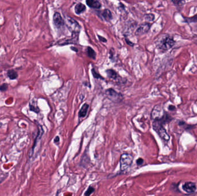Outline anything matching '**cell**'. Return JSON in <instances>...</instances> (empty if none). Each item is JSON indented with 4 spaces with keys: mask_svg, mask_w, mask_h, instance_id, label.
<instances>
[{
    "mask_svg": "<svg viewBox=\"0 0 197 196\" xmlns=\"http://www.w3.org/2000/svg\"><path fill=\"white\" fill-rule=\"evenodd\" d=\"M175 43V41L170 36L162 37L160 40L157 41V46L162 51H167L172 47Z\"/></svg>",
    "mask_w": 197,
    "mask_h": 196,
    "instance_id": "6da1fadb",
    "label": "cell"
},
{
    "mask_svg": "<svg viewBox=\"0 0 197 196\" xmlns=\"http://www.w3.org/2000/svg\"><path fill=\"white\" fill-rule=\"evenodd\" d=\"M153 128L162 139L165 141H168L170 140V136L159 120H154L153 122Z\"/></svg>",
    "mask_w": 197,
    "mask_h": 196,
    "instance_id": "7a4b0ae2",
    "label": "cell"
},
{
    "mask_svg": "<svg viewBox=\"0 0 197 196\" xmlns=\"http://www.w3.org/2000/svg\"><path fill=\"white\" fill-rule=\"evenodd\" d=\"M133 161V156L129 154H123L120 158V168L122 171L128 169Z\"/></svg>",
    "mask_w": 197,
    "mask_h": 196,
    "instance_id": "3957f363",
    "label": "cell"
},
{
    "mask_svg": "<svg viewBox=\"0 0 197 196\" xmlns=\"http://www.w3.org/2000/svg\"><path fill=\"white\" fill-rule=\"evenodd\" d=\"M66 26L72 35H78L80 31V26L73 19L68 17L66 21Z\"/></svg>",
    "mask_w": 197,
    "mask_h": 196,
    "instance_id": "277c9868",
    "label": "cell"
},
{
    "mask_svg": "<svg viewBox=\"0 0 197 196\" xmlns=\"http://www.w3.org/2000/svg\"><path fill=\"white\" fill-rule=\"evenodd\" d=\"M106 95L109 100L113 102H121L123 100V95L112 89H109L106 91Z\"/></svg>",
    "mask_w": 197,
    "mask_h": 196,
    "instance_id": "5b68a950",
    "label": "cell"
},
{
    "mask_svg": "<svg viewBox=\"0 0 197 196\" xmlns=\"http://www.w3.org/2000/svg\"><path fill=\"white\" fill-rule=\"evenodd\" d=\"M165 111L160 105H156L151 113V118L153 120H160L165 114Z\"/></svg>",
    "mask_w": 197,
    "mask_h": 196,
    "instance_id": "8992f818",
    "label": "cell"
},
{
    "mask_svg": "<svg viewBox=\"0 0 197 196\" xmlns=\"http://www.w3.org/2000/svg\"><path fill=\"white\" fill-rule=\"evenodd\" d=\"M53 22L55 26L57 28H62L65 25V21L60 13L55 12L53 16Z\"/></svg>",
    "mask_w": 197,
    "mask_h": 196,
    "instance_id": "52a82bcc",
    "label": "cell"
},
{
    "mask_svg": "<svg viewBox=\"0 0 197 196\" xmlns=\"http://www.w3.org/2000/svg\"><path fill=\"white\" fill-rule=\"evenodd\" d=\"M150 27V25L149 23H146L142 24L137 29L135 34L137 36H140V35H142L143 34H146L149 30Z\"/></svg>",
    "mask_w": 197,
    "mask_h": 196,
    "instance_id": "ba28073f",
    "label": "cell"
},
{
    "mask_svg": "<svg viewBox=\"0 0 197 196\" xmlns=\"http://www.w3.org/2000/svg\"><path fill=\"white\" fill-rule=\"evenodd\" d=\"M78 39V35H72L70 38L64 39L59 41L58 44L60 45H66L69 44H75L77 43Z\"/></svg>",
    "mask_w": 197,
    "mask_h": 196,
    "instance_id": "9c48e42d",
    "label": "cell"
},
{
    "mask_svg": "<svg viewBox=\"0 0 197 196\" xmlns=\"http://www.w3.org/2000/svg\"><path fill=\"white\" fill-rule=\"evenodd\" d=\"M182 188L187 193H191L195 191L196 190L195 183L192 182H186L183 185Z\"/></svg>",
    "mask_w": 197,
    "mask_h": 196,
    "instance_id": "30bf717a",
    "label": "cell"
},
{
    "mask_svg": "<svg viewBox=\"0 0 197 196\" xmlns=\"http://www.w3.org/2000/svg\"><path fill=\"white\" fill-rule=\"evenodd\" d=\"M87 4L89 7L94 8V9H99L102 6L100 2L99 1H94V0H87L86 1Z\"/></svg>",
    "mask_w": 197,
    "mask_h": 196,
    "instance_id": "8fae6325",
    "label": "cell"
},
{
    "mask_svg": "<svg viewBox=\"0 0 197 196\" xmlns=\"http://www.w3.org/2000/svg\"><path fill=\"white\" fill-rule=\"evenodd\" d=\"M102 16L103 17L106 21L111 20L112 19V14L109 9H105L102 12Z\"/></svg>",
    "mask_w": 197,
    "mask_h": 196,
    "instance_id": "7c38bea8",
    "label": "cell"
},
{
    "mask_svg": "<svg viewBox=\"0 0 197 196\" xmlns=\"http://www.w3.org/2000/svg\"><path fill=\"white\" fill-rule=\"evenodd\" d=\"M89 105L87 104H85L83 105V106L82 107V108L80 109L79 113H78V116L80 117H85L87 113L88 112V109Z\"/></svg>",
    "mask_w": 197,
    "mask_h": 196,
    "instance_id": "4fadbf2b",
    "label": "cell"
},
{
    "mask_svg": "<svg viewBox=\"0 0 197 196\" xmlns=\"http://www.w3.org/2000/svg\"><path fill=\"white\" fill-rule=\"evenodd\" d=\"M86 7L82 3H79L75 7V12L77 14H81L85 11Z\"/></svg>",
    "mask_w": 197,
    "mask_h": 196,
    "instance_id": "5bb4252c",
    "label": "cell"
},
{
    "mask_svg": "<svg viewBox=\"0 0 197 196\" xmlns=\"http://www.w3.org/2000/svg\"><path fill=\"white\" fill-rule=\"evenodd\" d=\"M106 73L107 74V76L109 77V78H112L113 80H117L118 79H119L118 78L119 77L118 76V74L116 73L115 71H114L112 69H109L108 70L106 71Z\"/></svg>",
    "mask_w": 197,
    "mask_h": 196,
    "instance_id": "9a60e30c",
    "label": "cell"
},
{
    "mask_svg": "<svg viewBox=\"0 0 197 196\" xmlns=\"http://www.w3.org/2000/svg\"><path fill=\"white\" fill-rule=\"evenodd\" d=\"M7 75L9 77V78L10 80H16L17 77H18V74L14 70H9L7 72Z\"/></svg>",
    "mask_w": 197,
    "mask_h": 196,
    "instance_id": "2e32d148",
    "label": "cell"
},
{
    "mask_svg": "<svg viewBox=\"0 0 197 196\" xmlns=\"http://www.w3.org/2000/svg\"><path fill=\"white\" fill-rule=\"evenodd\" d=\"M87 53H88V55L90 58H91L92 59H95V52L92 48L88 47V48H87Z\"/></svg>",
    "mask_w": 197,
    "mask_h": 196,
    "instance_id": "e0dca14e",
    "label": "cell"
},
{
    "mask_svg": "<svg viewBox=\"0 0 197 196\" xmlns=\"http://www.w3.org/2000/svg\"><path fill=\"white\" fill-rule=\"evenodd\" d=\"M29 108H30V110L31 111H33V112H35V113H38L39 112V109L37 107V105L36 104H34L33 102L32 103V104H30V105H29Z\"/></svg>",
    "mask_w": 197,
    "mask_h": 196,
    "instance_id": "ac0fdd59",
    "label": "cell"
},
{
    "mask_svg": "<svg viewBox=\"0 0 197 196\" xmlns=\"http://www.w3.org/2000/svg\"><path fill=\"white\" fill-rule=\"evenodd\" d=\"M145 19L148 21H153L155 19V15L153 14H147L145 16Z\"/></svg>",
    "mask_w": 197,
    "mask_h": 196,
    "instance_id": "d6986e66",
    "label": "cell"
},
{
    "mask_svg": "<svg viewBox=\"0 0 197 196\" xmlns=\"http://www.w3.org/2000/svg\"><path fill=\"white\" fill-rule=\"evenodd\" d=\"M188 23H197V14L193 16L186 19Z\"/></svg>",
    "mask_w": 197,
    "mask_h": 196,
    "instance_id": "ffe728a7",
    "label": "cell"
},
{
    "mask_svg": "<svg viewBox=\"0 0 197 196\" xmlns=\"http://www.w3.org/2000/svg\"><path fill=\"white\" fill-rule=\"evenodd\" d=\"M94 190H95V189H94V188H92L91 186H89L88 189H87V190L86 191V192L85 193L84 195H85V196H89L94 191Z\"/></svg>",
    "mask_w": 197,
    "mask_h": 196,
    "instance_id": "44dd1931",
    "label": "cell"
},
{
    "mask_svg": "<svg viewBox=\"0 0 197 196\" xmlns=\"http://www.w3.org/2000/svg\"><path fill=\"white\" fill-rule=\"evenodd\" d=\"M172 2L177 6H182L186 3L185 1H172Z\"/></svg>",
    "mask_w": 197,
    "mask_h": 196,
    "instance_id": "7402d4cb",
    "label": "cell"
},
{
    "mask_svg": "<svg viewBox=\"0 0 197 196\" xmlns=\"http://www.w3.org/2000/svg\"><path fill=\"white\" fill-rule=\"evenodd\" d=\"M8 88V85L7 83H4L0 86V91L5 92L6 91Z\"/></svg>",
    "mask_w": 197,
    "mask_h": 196,
    "instance_id": "603a6c76",
    "label": "cell"
},
{
    "mask_svg": "<svg viewBox=\"0 0 197 196\" xmlns=\"http://www.w3.org/2000/svg\"><path fill=\"white\" fill-rule=\"evenodd\" d=\"M92 74H93L94 77L95 78H97V79H99V78L103 79V78H102V77H101L100 75L99 74H97V73L96 72V71L95 70V69H94V68H93V69L92 70Z\"/></svg>",
    "mask_w": 197,
    "mask_h": 196,
    "instance_id": "cb8c5ba5",
    "label": "cell"
},
{
    "mask_svg": "<svg viewBox=\"0 0 197 196\" xmlns=\"http://www.w3.org/2000/svg\"><path fill=\"white\" fill-rule=\"evenodd\" d=\"M143 160L142 158H139L137 160V164L138 165H141L143 164Z\"/></svg>",
    "mask_w": 197,
    "mask_h": 196,
    "instance_id": "d4e9b609",
    "label": "cell"
},
{
    "mask_svg": "<svg viewBox=\"0 0 197 196\" xmlns=\"http://www.w3.org/2000/svg\"><path fill=\"white\" fill-rule=\"evenodd\" d=\"M125 41H126V43L128 44H129V45L130 46H131V47H133V46H134V44L133 43H131L130 41L129 40V39H125Z\"/></svg>",
    "mask_w": 197,
    "mask_h": 196,
    "instance_id": "484cf974",
    "label": "cell"
},
{
    "mask_svg": "<svg viewBox=\"0 0 197 196\" xmlns=\"http://www.w3.org/2000/svg\"><path fill=\"white\" fill-rule=\"evenodd\" d=\"M168 109L170 110H171V111H174V110H175L176 109V107L174 105H170L168 107Z\"/></svg>",
    "mask_w": 197,
    "mask_h": 196,
    "instance_id": "4316f807",
    "label": "cell"
},
{
    "mask_svg": "<svg viewBox=\"0 0 197 196\" xmlns=\"http://www.w3.org/2000/svg\"><path fill=\"white\" fill-rule=\"evenodd\" d=\"M99 39H100V41H102L103 42H106V41H107L106 39H105V38H103V37H102L101 36H99Z\"/></svg>",
    "mask_w": 197,
    "mask_h": 196,
    "instance_id": "83f0119b",
    "label": "cell"
},
{
    "mask_svg": "<svg viewBox=\"0 0 197 196\" xmlns=\"http://www.w3.org/2000/svg\"><path fill=\"white\" fill-rule=\"evenodd\" d=\"M59 141H60V137H59L58 136H57V137L55 138L54 142H55V143H57V142H58Z\"/></svg>",
    "mask_w": 197,
    "mask_h": 196,
    "instance_id": "f1b7e54d",
    "label": "cell"
},
{
    "mask_svg": "<svg viewBox=\"0 0 197 196\" xmlns=\"http://www.w3.org/2000/svg\"><path fill=\"white\" fill-rule=\"evenodd\" d=\"M185 122H182V121H180V122H179V125H184Z\"/></svg>",
    "mask_w": 197,
    "mask_h": 196,
    "instance_id": "f546056e",
    "label": "cell"
},
{
    "mask_svg": "<svg viewBox=\"0 0 197 196\" xmlns=\"http://www.w3.org/2000/svg\"><path fill=\"white\" fill-rule=\"evenodd\" d=\"M1 125H2V124L0 122V127H1Z\"/></svg>",
    "mask_w": 197,
    "mask_h": 196,
    "instance_id": "4dcf8cb0",
    "label": "cell"
}]
</instances>
